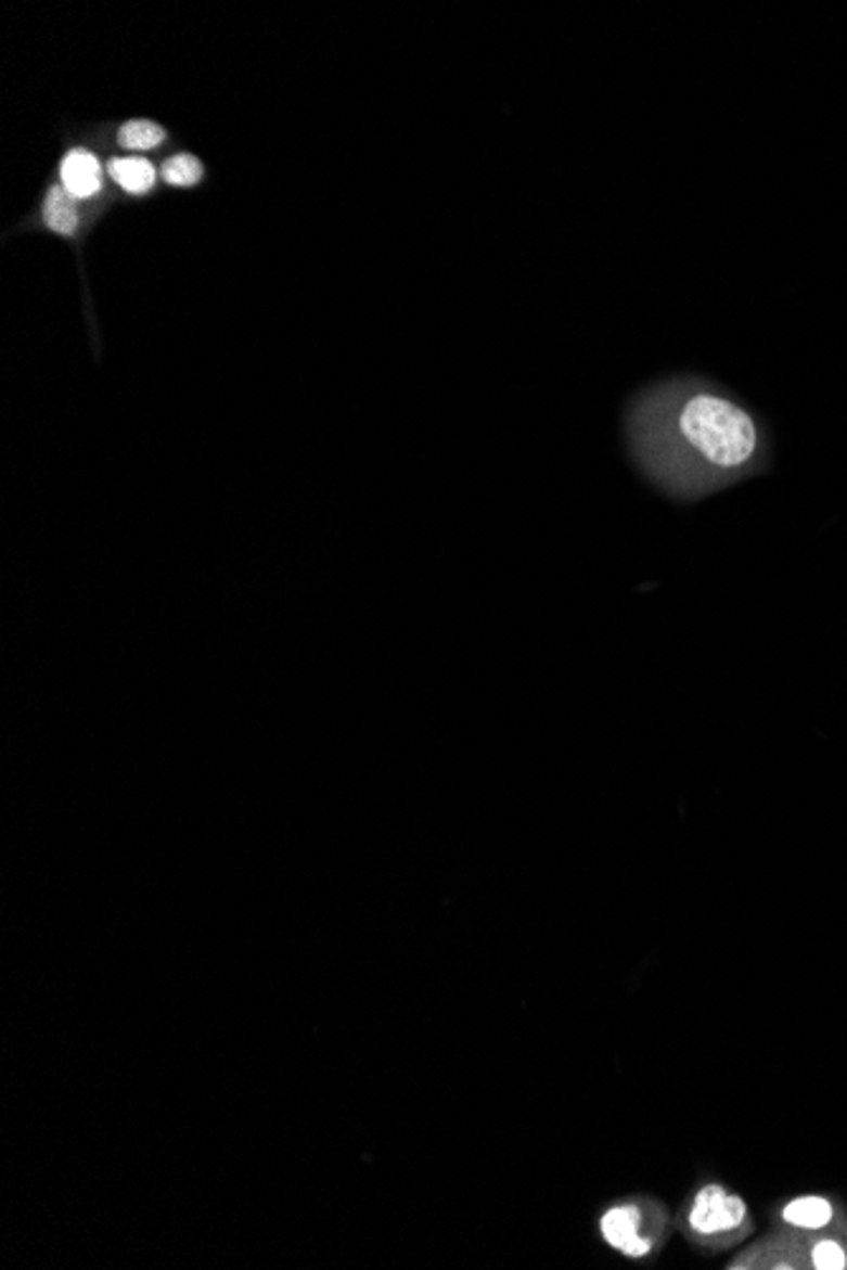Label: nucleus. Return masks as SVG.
Here are the masks:
<instances>
[{
	"label": "nucleus",
	"mask_w": 847,
	"mask_h": 1270,
	"mask_svg": "<svg viewBox=\"0 0 847 1270\" xmlns=\"http://www.w3.org/2000/svg\"><path fill=\"white\" fill-rule=\"evenodd\" d=\"M680 437L718 470H739L756 452L754 419L736 403L714 394H698L683 406Z\"/></svg>",
	"instance_id": "obj_1"
},
{
	"label": "nucleus",
	"mask_w": 847,
	"mask_h": 1270,
	"mask_svg": "<svg viewBox=\"0 0 847 1270\" xmlns=\"http://www.w3.org/2000/svg\"><path fill=\"white\" fill-rule=\"evenodd\" d=\"M748 1220L746 1202L723 1184H703L688 1205L685 1224L698 1240H718L739 1232Z\"/></svg>",
	"instance_id": "obj_2"
},
{
	"label": "nucleus",
	"mask_w": 847,
	"mask_h": 1270,
	"mask_svg": "<svg viewBox=\"0 0 847 1270\" xmlns=\"http://www.w3.org/2000/svg\"><path fill=\"white\" fill-rule=\"evenodd\" d=\"M650 1217L634 1202L612 1205L599 1220V1232L604 1243L629 1260H642L655 1250V1235L647 1230Z\"/></svg>",
	"instance_id": "obj_3"
},
{
	"label": "nucleus",
	"mask_w": 847,
	"mask_h": 1270,
	"mask_svg": "<svg viewBox=\"0 0 847 1270\" xmlns=\"http://www.w3.org/2000/svg\"><path fill=\"white\" fill-rule=\"evenodd\" d=\"M59 176H62L64 191H69L77 201L94 198L102 191V165L89 150L66 153Z\"/></svg>",
	"instance_id": "obj_4"
},
{
	"label": "nucleus",
	"mask_w": 847,
	"mask_h": 1270,
	"mask_svg": "<svg viewBox=\"0 0 847 1270\" xmlns=\"http://www.w3.org/2000/svg\"><path fill=\"white\" fill-rule=\"evenodd\" d=\"M782 1220L797 1230H824L835 1220V1207L827 1197L820 1194H805L786 1202L782 1209Z\"/></svg>",
	"instance_id": "obj_5"
},
{
	"label": "nucleus",
	"mask_w": 847,
	"mask_h": 1270,
	"mask_svg": "<svg viewBox=\"0 0 847 1270\" xmlns=\"http://www.w3.org/2000/svg\"><path fill=\"white\" fill-rule=\"evenodd\" d=\"M43 223L59 236H74L79 231L77 198L62 185H54L43 201Z\"/></svg>",
	"instance_id": "obj_6"
},
{
	"label": "nucleus",
	"mask_w": 847,
	"mask_h": 1270,
	"mask_svg": "<svg viewBox=\"0 0 847 1270\" xmlns=\"http://www.w3.org/2000/svg\"><path fill=\"white\" fill-rule=\"evenodd\" d=\"M110 176L127 193H147L155 185L157 172L145 157H115L110 163Z\"/></svg>",
	"instance_id": "obj_7"
},
{
	"label": "nucleus",
	"mask_w": 847,
	"mask_h": 1270,
	"mask_svg": "<svg viewBox=\"0 0 847 1270\" xmlns=\"http://www.w3.org/2000/svg\"><path fill=\"white\" fill-rule=\"evenodd\" d=\"M117 142L125 150H134V153H145V150H155L165 142V130L161 125L150 123V119H132L125 123L117 132Z\"/></svg>",
	"instance_id": "obj_8"
},
{
	"label": "nucleus",
	"mask_w": 847,
	"mask_h": 1270,
	"mask_svg": "<svg viewBox=\"0 0 847 1270\" xmlns=\"http://www.w3.org/2000/svg\"><path fill=\"white\" fill-rule=\"evenodd\" d=\"M161 176L168 185L176 188H191L204 178V163L191 153H178L163 163Z\"/></svg>",
	"instance_id": "obj_9"
},
{
	"label": "nucleus",
	"mask_w": 847,
	"mask_h": 1270,
	"mask_svg": "<svg viewBox=\"0 0 847 1270\" xmlns=\"http://www.w3.org/2000/svg\"><path fill=\"white\" fill-rule=\"evenodd\" d=\"M809 1262L817 1270H843L847 1268V1253L837 1240H817L809 1250Z\"/></svg>",
	"instance_id": "obj_10"
}]
</instances>
